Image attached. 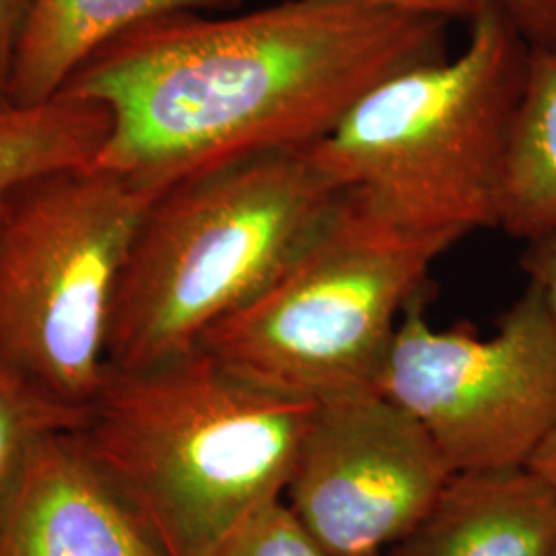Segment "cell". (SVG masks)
<instances>
[{
    "instance_id": "obj_19",
    "label": "cell",
    "mask_w": 556,
    "mask_h": 556,
    "mask_svg": "<svg viewBox=\"0 0 556 556\" xmlns=\"http://www.w3.org/2000/svg\"><path fill=\"white\" fill-rule=\"evenodd\" d=\"M363 2L410 11V13L435 15L452 23L454 21L470 23L484 9L489 0H363Z\"/></svg>"
},
{
    "instance_id": "obj_20",
    "label": "cell",
    "mask_w": 556,
    "mask_h": 556,
    "mask_svg": "<svg viewBox=\"0 0 556 556\" xmlns=\"http://www.w3.org/2000/svg\"><path fill=\"white\" fill-rule=\"evenodd\" d=\"M530 470H534L538 477L544 478L551 486L556 489V429L553 435L542 443V447L538 450L536 456L528 466Z\"/></svg>"
},
{
    "instance_id": "obj_16",
    "label": "cell",
    "mask_w": 556,
    "mask_h": 556,
    "mask_svg": "<svg viewBox=\"0 0 556 556\" xmlns=\"http://www.w3.org/2000/svg\"><path fill=\"white\" fill-rule=\"evenodd\" d=\"M534 48L556 50V0H493Z\"/></svg>"
},
{
    "instance_id": "obj_11",
    "label": "cell",
    "mask_w": 556,
    "mask_h": 556,
    "mask_svg": "<svg viewBox=\"0 0 556 556\" xmlns=\"http://www.w3.org/2000/svg\"><path fill=\"white\" fill-rule=\"evenodd\" d=\"M241 0H34L21 36L9 101L36 105L62 87L105 43L174 13H220Z\"/></svg>"
},
{
    "instance_id": "obj_17",
    "label": "cell",
    "mask_w": 556,
    "mask_h": 556,
    "mask_svg": "<svg viewBox=\"0 0 556 556\" xmlns=\"http://www.w3.org/2000/svg\"><path fill=\"white\" fill-rule=\"evenodd\" d=\"M34 0H0V108L11 103V79Z\"/></svg>"
},
{
    "instance_id": "obj_18",
    "label": "cell",
    "mask_w": 556,
    "mask_h": 556,
    "mask_svg": "<svg viewBox=\"0 0 556 556\" xmlns=\"http://www.w3.org/2000/svg\"><path fill=\"white\" fill-rule=\"evenodd\" d=\"M521 268L530 285L542 293L556 328V229L528 241Z\"/></svg>"
},
{
    "instance_id": "obj_6",
    "label": "cell",
    "mask_w": 556,
    "mask_h": 556,
    "mask_svg": "<svg viewBox=\"0 0 556 556\" xmlns=\"http://www.w3.org/2000/svg\"><path fill=\"white\" fill-rule=\"evenodd\" d=\"M157 192L87 167L36 179L0 220V361L83 417L108 374L122 266Z\"/></svg>"
},
{
    "instance_id": "obj_2",
    "label": "cell",
    "mask_w": 556,
    "mask_h": 556,
    "mask_svg": "<svg viewBox=\"0 0 556 556\" xmlns=\"http://www.w3.org/2000/svg\"><path fill=\"white\" fill-rule=\"evenodd\" d=\"M314 408L197 346L144 367H108L71 435L167 555L208 556L245 517L285 497Z\"/></svg>"
},
{
    "instance_id": "obj_1",
    "label": "cell",
    "mask_w": 556,
    "mask_h": 556,
    "mask_svg": "<svg viewBox=\"0 0 556 556\" xmlns=\"http://www.w3.org/2000/svg\"><path fill=\"white\" fill-rule=\"evenodd\" d=\"M450 27L363 0L174 13L105 43L60 93L112 116L93 167L160 194L220 161L314 147L381 83L450 59Z\"/></svg>"
},
{
    "instance_id": "obj_4",
    "label": "cell",
    "mask_w": 556,
    "mask_h": 556,
    "mask_svg": "<svg viewBox=\"0 0 556 556\" xmlns=\"http://www.w3.org/2000/svg\"><path fill=\"white\" fill-rule=\"evenodd\" d=\"M466 48L378 85L309 147L319 169L381 217L457 241L497 229L530 43L493 0Z\"/></svg>"
},
{
    "instance_id": "obj_7",
    "label": "cell",
    "mask_w": 556,
    "mask_h": 556,
    "mask_svg": "<svg viewBox=\"0 0 556 556\" xmlns=\"http://www.w3.org/2000/svg\"><path fill=\"white\" fill-rule=\"evenodd\" d=\"M381 394L438 445L454 475L528 468L556 429V328L528 285L491 337L439 330L413 301Z\"/></svg>"
},
{
    "instance_id": "obj_9",
    "label": "cell",
    "mask_w": 556,
    "mask_h": 556,
    "mask_svg": "<svg viewBox=\"0 0 556 556\" xmlns=\"http://www.w3.org/2000/svg\"><path fill=\"white\" fill-rule=\"evenodd\" d=\"M0 556H169L71 431L46 441L0 534Z\"/></svg>"
},
{
    "instance_id": "obj_3",
    "label": "cell",
    "mask_w": 556,
    "mask_h": 556,
    "mask_svg": "<svg viewBox=\"0 0 556 556\" xmlns=\"http://www.w3.org/2000/svg\"><path fill=\"white\" fill-rule=\"evenodd\" d=\"M344 194L309 149L248 153L167 186L122 266L108 367L135 369L197 349L316 238Z\"/></svg>"
},
{
    "instance_id": "obj_13",
    "label": "cell",
    "mask_w": 556,
    "mask_h": 556,
    "mask_svg": "<svg viewBox=\"0 0 556 556\" xmlns=\"http://www.w3.org/2000/svg\"><path fill=\"white\" fill-rule=\"evenodd\" d=\"M112 132L100 101L59 93L36 105L0 108V200L62 172L93 167Z\"/></svg>"
},
{
    "instance_id": "obj_15",
    "label": "cell",
    "mask_w": 556,
    "mask_h": 556,
    "mask_svg": "<svg viewBox=\"0 0 556 556\" xmlns=\"http://www.w3.org/2000/svg\"><path fill=\"white\" fill-rule=\"evenodd\" d=\"M208 556H332L291 511L285 497L262 505Z\"/></svg>"
},
{
    "instance_id": "obj_21",
    "label": "cell",
    "mask_w": 556,
    "mask_h": 556,
    "mask_svg": "<svg viewBox=\"0 0 556 556\" xmlns=\"http://www.w3.org/2000/svg\"><path fill=\"white\" fill-rule=\"evenodd\" d=\"M2 211H4V200H0V220H2Z\"/></svg>"
},
{
    "instance_id": "obj_8",
    "label": "cell",
    "mask_w": 556,
    "mask_h": 556,
    "mask_svg": "<svg viewBox=\"0 0 556 556\" xmlns=\"http://www.w3.org/2000/svg\"><path fill=\"white\" fill-rule=\"evenodd\" d=\"M454 477L429 433L383 394L318 404L285 501L332 556H381Z\"/></svg>"
},
{
    "instance_id": "obj_10",
    "label": "cell",
    "mask_w": 556,
    "mask_h": 556,
    "mask_svg": "<svg viewBox=\"0 0 556 556\" xmlns=\"http://www.w3.org/2000/svg\"><path fill=\"white\" fill-rule=\"evenodd\" d=\"M556 489L530 468L462 472L388 556H553Z\"/></svg>"
},
{
    "instance_id": "obj_14",
    "label": "cell",
    "mask_w": 556,
    "mask_h": 556,
    "mask_svg": "<svg viewBox=\"0 0 556 556\" xmlns=\"http://www.w3.org/2000/svg\"><path fill=\"white\" fill-rule=\"evenodd\" d=\"M79 420L0 361V534L46 441L75 429Z\"/></svg>"
},
{
    "instance_id": "obj_5",
    "label": "cell",
    "mask_w": 556,
    "mask_h": 556,
    "mask_svg": "<svg viewBox=\"0 0 556 556\" xmlns=\"http://www.w3.org/2000/svg\"><path fill=\"white\" fill-rule=\"evenodd\" d=\"M454 243L346 192L316 238L199 346L260 388L316 406L381 394L400 319Z\"/></svg>"
},
{
    "instance_id": "obj_22",
    "label": "cell",
    "mask_w": 556,
    "mask_h": 556,
    "mask_svg": "<svg viewBox=\"0 0 556 556\" xmlns=\"http://www.w3.org/2000/svg\"><path fill=\"white\" fill-rule=\"evenodd\" d=\"M553 556H556V542H555V548H553Z\"/></svg>"
},
{
    "instance_id": "obj_12",
    "label": "cell",
    "mask_w": 556,
    "mask_h": 556,
    "mask_svg": "<svg viewBox=\"0 0 556 556\" xmlns=\"http://www.w3.org/2000/svg\"><path fill=\"white\" fill-rule=\"evenodd\" d=\"M514 238L556 229V50L530 46L505 160L498 225Z\"/></svg>"
}]
</instances>
